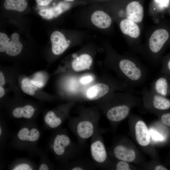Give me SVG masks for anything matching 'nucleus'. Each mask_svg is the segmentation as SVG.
Segmentation results:
<instances>
[{"label":"nucleus","instance_id":"c85d7f7f","mask_svg":"<svg viewBox=\"0 0 170 170\" xmlns=\"http://www.w3.org/2000/svg\"><path fill=\"white\" fill-rule=\"evenodd\" d=\"M161 73L170 75V58L163 64L161 69Z\"/></svg>","mask_w":170,"mask_h":170},{"label":"nucleus","instance_id":"f03ea898","mask_svg":"<svg viewBox=\"0 0 170 170\" xmlns=\"http://www.w3.org/2000/svg\"><path fill=\"white\" fill-rule=\"evenodd\" d=\"M47 148L56 160L64 163L75 158L82 147L71 139L66 129L61 126L52 130Z\"/></svg>","mask_w":170,"mask_h":170},{"label":"nucleus","instance_id":"58836bf2","mask_svg":"<svg viewBox=\"0 0 170 170\" xmlns=\"http://www.w3.org/2000/svg\"><path fill=\"white\" fill-rule=\"evenodd\" d=\"M5 94V91L2 86H0V98H2Z\"/></svg>","mask_w":170,"mask_h":170},{"label":"nucleus","instance_id":"9d476101","mask_svg":"<svg viewBox=\"0 0 170 170\" xmlns=\"http://www.w3.org/2000/svg\"><path fill=\"white\" fill-rule=\"evenodd\" d=\"M52 50L55 55H59L63 53L69 47L70 43L65 36L60 32L55 31L50 37Z\"/></svg>","mask_w":170,"mask_h":170},{"label":"nucleus","instance_id":"b1692460","mask_svg":"<svg viewBox=\"0 0 170 170\" xmlns=\"http://www.w3.org/2000/svg\"><path fill=\"white\" fill-rule=\"evenodd\" d=\"M11 132L5 121L2 117L0 119V150L4 149L6 146L7 142L11 137Z\"/></svg>","mask_w":170,"mask_h":170},{"label":"nucleus","instance_id":"f3484780","mask_svg":"<svg viewBox=\"0 0 170 170\" xmlns=\"http://www.w3.org/2000/svg\"><path fill=\"white\" fill-rule=\"evenodd\" d=\"M70 6L67 3L60 2L56 6L40 10L38 14L45 19H50L58 16L68 9Z\"/></svg>","mask_w":170,"mask_h":170},{"label":"nucleus","instance_id":"aec40b11","mask_svg":"<svg viewBox=\"0 0 170 170\" xmlns=\"http://www.w3.org/2000/svg\"><path fill=\"white\" fill-rule=\"evenodd\" d=\"M120 27L122 32L134 38L138 37L140 34L139 27L132 20L127 19L121 20Z\"/></svg>","mask_w":170,"mask_h":170},{"label":"nucleus","instance_id":"7ed1b4c3","mask_svg":"<svg viewBox=\"0 0 170 170\" xmlns=\"http://www.w3.org/2000/svg\"><path fill=\"white\" fill-rule=\"evenodd\" d=\"M99 119L98 115L93 114H81L77 117L68 118V127L81 147L99 128Z\"/></svg>","mask_w":170,"mask_h":170},{"label":"nucleus","instance_id":"6e6552de","mask_svg":"<svg viewBox=\"0 0 170 170\" xmlns=\"http://www.w3.org/2000/svg\"><path fill=\"white\" fill-rule=\"evenodd\" d=\"M37 109L32 104H26L19 105L11 110V116L14 119L25 120H35Z\"/></svg>","mask_w":170,"mask_h":170},{"label":"nucleus","instance_id":"9b49d317","mask_svg":"<svg viewBox=\"0 0 170 170\" xmlns=\"http://www.w3.org/2000/svg\"><path fill=\"white\" fill-rule=\"evenodd\" d=\"M161 74L152 82L150 89L157 94L167 97L170 95V83L167 75Z\"/></svg>","mask_w":170,"mask_h":170},{"label":"nucleus","instance_id":"7c9ffc66","mask_svg":"<svg viewBox=\"0 0 170 170\" xmlns=\"http://www.w3.org/2000/svg\"><path fill=\"white\" fill-rule=\"evenodd\" d=\"M21 88L22 91L29 95L33 96L35 94V91L31 87L21 85Z\"/></svg>","mask_w":170,"mask_h":170},{"label":"nucleus","instance_id":"f8f14e48","mask_svg":"<svg viewBox=\"0 0 170 170\" xmlns=\"http://www.w3.org/2000/svg\"><path fill=\"white\" fill-rule=\"evenodd\" d=\"M97 168L93 162L85 159L73 160L61 163L58 167L59 169L83 170L94 169Z\"/></svg>","mask_w":170,"mask_h":170},{"label":"nucleus","instance_id":"4468645a","mask_svg":"<svg viewBox=\"0 0 170 170\" xmlns=\"http://www.w3.org/2000/svg\"><path fill=\"white\" fill-rule=\"evenodd\" d=\"M126 10L127 19L135 23L142 21L144 16V9L139 1H130L127 4Z\"/></svg>","mask_w":170,"mask_h":170},{"label":"nucleus","instance_id":"a211bd4d","mask_svg":"<svg viewBox=\"0 0 170 170\" xmlns=\"http://www.w3.org/2000/svg\"><path fill=\"white\" fill-rule=\"evenodd\" d=\"M91 20L95 26L100 29H106L110 25L112 20L110 16L103 11L97 10L91 15Z\"/></svg>","mask_w":170,"mask_h":170},{"label":"nucleus","instance_id":"f704fd0d","mask_svg":"<svg viewBox=\"0 0 170 170\" xmlns=\"http://www.w3.org/2000/svg\"><path fill=\"white\" fill-rule=\"evenodd\" d=\"M92 80V78L90 76H87L82 77L80 80V82L83 84H86L90 82Z\"/></svg>","mask_w":170,"mask_h":170},{"label":"nucleus","instance_id":"2eb2a0df","mask_svg":"<svg viewBox=\"0 0 170 170\" xmlns=\"http://www.w3.org/2000/svg\"><path fill=\"white\" fill-rule=\"evenodd\" d=\"M136 138L138 144L141 146H146L150 142L151 135L147 126L142 121L137 122L135 127Z\"/></svg>","mask_w":170,"mask_h":170},{"label":"nucleus","instance_id":"e433bc0d","mask_svg":"<svg viewBox=\"0 0 170 170\" xmlns=\"http://www.w3.org/2000/svg\"><path fill=\"white\" fill-rule=\"evenodd\" d=\"M5 83V80L4 75L2 71H0V85L3 86Z\"/></svg>","mask_w":170,"mask_h":170},{"label":"nucleus","instance_id":"cd10ccee","mask_svg":"<svg viewBox=\"0 0 170 170\" xmlns=\"http://www.w3.org/2000/svg\"><path fill=\"white\" fill-rule=\"evenodd\" d=\"M116 163L115 168L116 170H130L131 169L128 162L118 160Z\"/></svg>","mask_w":170,"mask_h":170},{"label":"nucleus","instance_id":"ea45409f","mask_svg":"<svg viewBox=\"0 0 170 170\" xmlns=\"http://www.w3.org/2000/svg\"><path fill=\"white\" fill-rule=\"evenodd\" d=\"M167 75V76H168V80H169V82H170V75Z\"/></svg>","mask_w":170,"mask_h":170},{"label":"nucleus","instance_id":"a19ab883","mask_svg":"<svg viewBox=\"0 0 170 170\" xmlns=\"http://www.w3.org/2000/svg\"><path fill=\"white\" fill-rule=\"evenodd\" d=\"M65 0L66 1L71 2V1H73L74 0Z\"/></svg>","mask_w":170,"mask_h":170},{"label":"nucleus","instance_id":"f257e3e1","mask_svg":"<svg viewBox=\"0 0 170 170\" xmlns=\"http://www.w3.org/2000/svg\"><path fill=\"white\" fill-rule=\"evenodd\" d=\"M42 133L36 120H24L10 138L8 146L14 149L26 152L29 156H37L38 144Z\"/></svg>","mask_w":170,"mask_h":170},{"label":"nucleus","instance_id":"ddd939ff","mask_svg":"<svg viewBox=\"0 0 170 170\" xmlns=\"http://www.w3.org/2000/svg\"><path fill=\"white\" fill-rule=\"evenodd\" d=\"M113 154L118 160L128 162H133L136 157L135 151L122 143L116 144L113 149Z\"/></svg>","mask_w":170,"mask_h":170},{"label":"nucleus","instance_id":"5701e85b","mask_svg":"<svg viewBox=\"0 0 170 170\" xmlns=\"http://www.w3.org/2000/svg\"><path fill=\"white\" fill-rule=\"evenodd\" d=\"M37 154L39 158L38 170H52L54 169V165L49 159L46 151L44 149L38 147Z\"/></svg>","mask_w":170,"mask_h":170},{"label":"nucleus","instance_id":"1a4fd4ad","mask_svg":"<svg viewBox=\"0 0 170 170\" xmlns=\"http://www.w3.org/2000/svg\"><path fill=\"white\" fill-rule=\"evenodd\" d=\"M169 36L168 32L164 29H158L155 31L149 39V47L150 51L154 54L160 52Z\"/></svg>","mask_w":170,"mask_h":170},{"label":"nucleus","instance_id":"dca6fc26","mask_svg":"<svg viewBox=\"0 0 170 170\" xmlns=\"http://www.w3.org/2000/svg\"><path fill=\"white\" fill-rule=\"evenodd\" d=\"M38 165L31 160L26 158H16L10 163L9 170H36Z\"/></svg>","mask_w":170,"mask_h":170},{"label":"nucleus","instance_id":"423d86ee","mask_svg":"<svg viewBox=\"0 0 170 170\" xmlns=\"http://www.w3.org/2000/svg\"><path fill=\"white\" fill-rule=\"evenodd\" d=\"M145 106L150 109L164 111L170 108V100L145 88L141 92Z\"/></svg>","mask_w":170,"mask_h":170},{"label":"nucleus","instance_id":"393cba45","mask_svg":"<svg viewBox=\"0 0 170 170\" xmlns=\"http://www.w3.org/2000/svg\"><path fill=\"white\" fill-rule=\"evenodd\" d=\"M3 5L6 10L21 12L26 8L27 3L26 0H5Z\"/></svg>","mask_w":170,"mask_h":170},{"label":"nucleus","instance_id":"20e7f679","mask_svg":"<svg viewBox=\"0 0 170 170\" xmlns=\"http://www.w3.org/2000/svg\"><path fill=\"white\" fill-rule=\"evenodd\" d=\"M99 128L91 138L90 152L93 162L97 167L106 168L109 165L108 155Z\"/></svg>","mask_w":170,"mask_h":170},{"label":"nucleus","instance_id":"473e14b6","mask_svg":"<svg viewBox=\"0 0 170 170\" xmlns=\"http://www.w3.org/2000/svg\"><path fill=\"white\" fill-rule=\"evenodd\" d=\"M21 84L31 87L35 91L37 89V87L32 84L30 80L27 78H24L22 80Z\"/></svg>","mask_w":170,"mask_h":170},{"label":"nucleus","instance_id":"a878e982","mask_svg":"<svg viewBox=\"0 0 170 170\" xmlns=\"http://www.w3.org/2000/svg\"><path fill=\"white\" fill-rule=\"evenodd\" d=\"M9 42V39L7 35L4 33L0 32V51L1 52H4L6 51Z\"/></svg>","mask_w":170,"mask_h":170},{"label":"nucleus","instance_id":"412c9836","mask_svg":"<svg viewBox=\"0 0 170 170\" xmlns=\"http://www.w3.org/2000/svg\"><path fill=\"white\" fill-rule=\"evenodd\" d=\"M93 62L92 57L84 54L76 58L72 62V67L76 71H81L89 68Z\"/></svg>","mask_w":170,"mask_h":170},{"label":"nucleus","instance_id":"bb28decb","mask_svg":"<svg viewBox=\"0 0 170 170\" xmlns=\"http://www.w3.org/2000/svg\"><path fill=\"white\" fill-rule=\"evenodd\" d=\"M170 0H153L152 3L155 7L158 10H163L169 5Z\"/></svg>","mask_w":170,"mask_h":170},{"label":"nucleus","instance_id":"39448f33","mask_svg":"<svg viewBox=\"0 0 170 170\" xmlns=\"http://www.w3.org/2000/svg\"><path fill=\"white\" fill-rule=\"evenodd\" d=\"M137 98L131 92L123 102L110 107L106 116L112 123H117L125 118L129 115L131 109L137 103Z\"/></svg>","mask_w":170,"mask_h":170},{"label":"nucleus","instance_id":"4be33fe9","mask_svg":"<svg viewBox=\"0 0 170 170\" xmlns=\"http://www.w3.org/2000/svg\"><path fill=\"white\" fill-rule=\"evenodd\" d=\"M23 45L19 40V34L14 33L11 36V40L9 41L6 53L8 55L14 56L19 54L21 52Z\"/></svg>","mask_w":170,"mask_h":170},{"label":"nucleus","instance_id":"6ab92c4d","mask_svg":"<svg viewBox=\"0 0 170 170\" xmlns=\"http://www.w3.org/2000/svg\"><path fill=\"white\" fill-rule=\"evenodd\" d=\"M110 90L109 86L105 84H96L87 91L86 93L87 98L91 100L98 99L107 94Z\"/></svg>","mask_w":170,"mask_h":170},{"label":"nucleus","instance_id":"2f4dec72","mask_svg":"<svg viewBox=\"0 0 170 170\" xmlns=\"http://www.w3.org/2000/svg\"><path fill=\"white\" fill-rule=\"evenodd\" d=\"M151 136L155 140H163V137L156 131L152 130L150 131Z\"/></svg>","mask_w":170,"mask_h":170},{"label":"nucleus","instance_id":"72a5a7b5","mask_svg":"<svg viewBox=\"0 0 170 170\" xmlns=\"http://www.w3.org/2000/svg\"><path fill=\"white\" fill-rule=\"evenodd\" d=\"M39 6H46L50 4L53 0H35Z\"/></svg>","mask_w":170,"mask_h":170},{"label":"nucleus","instance_id":"4c0bfd02","mask_svg":"<svg viewBox=\"0 0 170 170\" xmlns=\"http://www.w3.org/2000/svg\"><path fill=\"white\" fill-rule=\"evenodd\" d=\"M155 170H167L168 169L165 167L164 166L162 165H158L155 167L154 168Z\"/></svg>","mask_w":170,"mask_h":170},{"label":"nucleus","instance_id":"c9c22d12","mask_svg":"<svg viewBox=\"0 0 170 170\" xmlns=\"http://www.w3.org/2000/svg\"><path fill=\"white\" fill-rule=\"evenodd\" d=\"M30 81L32 84L37 88H41L43 86V83L42 82L37 80L31 79Z\"/></svg>","mask_w":170,"mask_h":170},{"label":"nucleus","instance_id":"c756f323","mask_svg":"<svg viewBox=\"0 0 170 170\" xmlns=\"http://www.w3.org/2000/svg\"><path fill=\"white\" fill-rule=\"evenodd\" d=\"M161 120L164 125L170 127V112L163 114L161 116Z\"/></svg>","mask_w":170,"mask_h":170},{"label":"nucleus","instance_id":"0eeeda50","mask_svg":"<svg viewBox=\"0 0 170 170\" xmlns=\"http://www.w3.org/2000/svg\"><path fill=\"white\" fill-rule=\"evenodd\" d=\"M65 107H60L46 112L43 117V126L46 129L53 130L60 127L68 119V110Z\"/></svg>","mask_w":170,"mask_h":170}]
</instances>
